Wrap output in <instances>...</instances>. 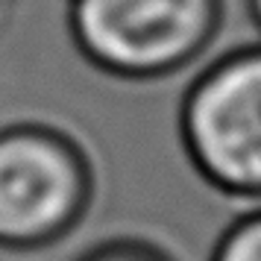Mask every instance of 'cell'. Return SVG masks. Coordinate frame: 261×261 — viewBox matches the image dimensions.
<instances>
[{
  "label": "cell",
  "mask_w": 261,
  "mask_h": 261,
  "mask_svg": "<svg viewBox=\"0 0 261 261\" xmlns=\"http://www.w3.org/2000/svg\"><path fill=\"white\" fill-rule=\"evenodd\" d=\"M97 170L83 141L44 120L0 126V249L59 244L94 205Z\"/></svg>",
  "instance_id": "obj_1"
},
{
  "label": "cell",
  "mask_w": 261,
  "mask_h": 261,
  "mask_svg": "<svg viewBox=\"0 0 261 261\" xmlns=\"http://www.w3.org/2000/svg\"><path fill=\"white\" fill-rule=\"evenodd\" d=\"M208 261H261V202L238 214L217 235Z\"/></svg>",
  "instance_id": "obj_4"
},
{
  "label": "cell",
  "mask_w": 261,
  "mask_h": 261,
  "mask_svg": "<svg viewBox=\"0 0 261 261\" xmlns=\"http://www.w3.org/2000/svg\"><path fill=\"white\" fill-rule=\"evenodd\" d=\"M3 12H6V0H0V21H3Z\"/></svg>",
  "instance_id": "obj_7"
},
{
  "label": "cell",
  "mask_w": 261,
  "mask_h": 261,
  "mask_svg": "<svg viewBox=\"0 0 261 261\" xmlns=\"http://www.w3.org/2000/svg\"><path fill=\"white\" fill-rule=\"evenodd\" d=\"M244 3H247V12H249V18H252L255 30L261 33V0H244Z\"/></svg>",
  "instance_id": "obj_6"
},
{
  "label": "cell",
  "mask_w": 261,
  "mask_h": 261,
  "mask_svg": "<svg viewBox=\"0 0 261 261\" xmlns=\"http://www.w3.org/2000/svg\"><path fill=\"white\" fill-rule=\"evenodd\" d=\"M226 0H68V33L91 68L123 83L185 71L214 44Z\"/></svg>",
  "instance_id": "obj_2"
},
{
  "label": "cell",
  "mask_w": 261,
  "mask_h": 261,
  "mask_svg": "<svg viewBox=\"0 0 261 261\" xmlns=\"http://www.w3.org/2000/svg\"><path fill=\"white\" fill-rule=\"evenodd\" d=\"M176 132L188 165L208 188L261 202V41L226 50L191 80Z\"/></svg>",
  "instance_id": "obj_3"
},
{
  "label": "cell",
  "mask_w": 261,
  "mask_h": 261,
  "mask_svg": "<svg viewBox=\"0 0 261 261\" xmlns=\"http://www.w3.org/2000/svg\"><path fill=\"white\" fill-rule=\"evenodd\" d=\"M80 261H170V255L147 241L115 238V241H106V244H97L94 249H88Z\"/></svg>",
  "instance_id": "obj_5"
}]
</instances>
